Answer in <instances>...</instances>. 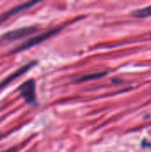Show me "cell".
I'll return each instance as SVG.
<instances>
[{
  "instance_id": "cell-1",
  "label": "cell",
  "mask_w": 151,
  "mask_h": 152,
  "mask_svg": "<svg viewBox=\"0 0 151 152\" xmlns=\"http://www.w3.org/2000/svg\"><path fill=\"white\" fill-rule=\"evenodd\" d=\"M59 31V29L55 28V29H51V30H48V31H45L44 33H41L37 36H35V37H30L29 39L26 40L25 42H23L20 45H19L18 47H16L12 53H19V52H22V51H25V50H28V48H31L40 43H42L43 41L46 40L47 38L51 37L52 36H53L54 34H56L57 32Z\"/></svg>"
},
{
  "instance_id": "cell-2",
  "label": "cell",
  "mask_w": 151,
  "mask_h": 152,
  "mask_svg": "<svg viewBox=\"0 0 151 152\" xmlns=\"http://www.w3.org/2000/svg\"><path fill=\"white\" fill-rule=\"evenodd\" d=\"M18 91L28 104H36V83L33 79H28L22 83L18 88Z\"/></svg>"
},
{
  "instance_id": "cell-3",
  "label": "cell",
  "mask_w": 151,
  "mask_h": 152,
  "mask_svg": "<svg viewBox=\"0 0 151 152\" xmlns=\"http://www.w3.org/2000/svg\"><path fill=\"white\" fill-rule=\"evenodd\" d=\"M36 30V27H23L20 28H16L13 30H10L0 37V39L3 41H12L19 38H21L25 36L30 35Z\"/></svg>"
},
{
  "instance_id": "cell-4",
  "label": "cell",
  "mask_w": 151,
  "mask_h": 152,
  "mask_svg": "<svg viewBox=\"0 0 151 152\" xmlns=\"http://www.w3.org/2000/svg\"><path fill=\"white\" fill-rule=\"evenodd\" d=\"M36 61H31V62H29V63H27V64H25L24 66H22V67H20L19 69H17L16 71H14L12 74H11V75H9L7 77H5L2 82H0V90L1 89H3L4 87H5L6 86H8L10 83H12V81H14L16 78H18L19 77H20V76H22V75H24L25 73H27L31 68H33L35 65H36Z\"/></svg>"
},
{
  "instance_id": "cell-5",
  "label": "cell",
  "mask_w": 151,
  "mask_h": 152,
  "mask_svg": "<svg viewBox=\"0 0 151 152\" xmlns=\"http://www.w3.org/2000/svg\"><path fill=\"white\" fill-rule=\"evenodd\" d=\"M38 2H34V1H30V2H26V3H23L20 5H17L15 7H13L12 9L9 10L8 12L3 13L1 16H0V23L4 22V20H6L7 19H9L10 17L15 15V14H18L19 12H21L23 11H25L26 9H28L29 7L35 5L36 4H37Z\"/></svg>"
},
{
  "instance_id": "cell-6",
  "label": "cell",
  "mask_w": 151,
  "mask_h": 152,
  "mask_svg": "<svg viewBox=\"0 0 151 152\" xmlns=\"http://www.w3.org/2000/svg\"><path fill=\"white\" fill-rule=\"evenodd\" d=\"M106 74H107L106 72H103V73L99 72V73H92V74L84 75L77 79V82H85V81H90L93 79H97V78H100V77L105 76Z\"/></svg>"
},
{
  "instance_id": "cell-7",
  "label": "cell",
  "mask_w": 151,
  "mask_h": 152,
  "mask_svg": "<svg viewBox=\"0 0 151 152\" xmlns=\"http://www.w3.org/2000/svg\"><path fill=\"white\" fill-rule=\"evenodd\" d=\"M133 16L134 17H138V18H147L151 16V5L142 8V9H139L136 10L133 12Z\"/></svg>"
},
{
  "instance_id": "cell-8",
  "label": "cell",
  "mask_w": 151,
  "mask_h": 152,
  "mask_svg": "<svg viewBox=\"0 0 151 152\" xmlns=\"http://www.w3.org/2000/svg\"><path fill=\"white\" fill-rule=\"evenodd\" d=\"M17 148L16 147H12V148H10V149H8V150H6V151H2V152H17Z\"/></svg>"
},
{
  "instance_id": "cell-9",
  "label": "cell",
  "mask_w": 151,
  "mask_h": 152,
  "mask_svg": "<svg viewBox=\"0 0 151 152\" xmlns=\"http://www.w3.org/2000/svg\"><path fill=\"white\" fill-rule=\"evenodd\" d=\"M1 137H2V136H1V135H0V139H1Z\"/></svg>"
}]
</instances>
